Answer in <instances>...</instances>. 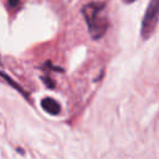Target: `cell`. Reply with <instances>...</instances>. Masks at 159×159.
<instances>
[{"mask_svg": "<svg viewBox=\"0 0 159 159\" xmlns=\"http://www.w3.org/2000/svg\"><path fill=\"white\" fill-rule=\"evenodd\" d=\"M123 2H125V4H130V2H133V1H135V0H122Z\"/></svg>", "mask_w": 159, "mask_h": 159, "instance_id": "cell-5", "label": "cell"}, {"mask_svg": "<svg viewBox=\"0 0 159 159\" xmlns=\"http://www.w3.org/2000/svg\"><path fill=\"white\" fill-rule=\"evenodd\" d=\"M158 15H159V1L150 0L145 10V14L142 21V27H140V35L144 40L149 39L155 31V27L158 24Z\"/></svg>", "mask_w": 159, "mask_h": 159, "instance_id": "cell-2", "label": "cell"}, {"mask_svg": "<svg viewBox=\"0 0 159 159\" xmlns=\"http://www.w3.org/2000/svg\"><path fill=\"white\" fill-rule=\"evenodd\" d=\"M41 107H42V109H43L45 112H47V113H50V114H52V116L58 114L60 111H61L60 104H58L53 98H50V97L43 98V99L41 101Z\"/></svg>", "mask_w": 159, "mask_h": 159, "instance_id": "cell-3", "label": "cell"}, {"mask_svg": "<svg viewBox=\"0 0 159 159\" xmlns=\"http://www.w3.org/2000/svg\"><path fill=\"white\" fill-rule=\"evenodd\" d=\"M104 2H89L82 7V14L87 22L88 32L94 40L101 39L109 26L108 19L104 15Z\"/></svg>", "mask_w": 159, "mask_h": 159, "instance_id": "cell-1", "label": "cell"}, {"mask_svg": "<svg viewBox=\"0 0 159 159\" xmlns=\"http://www.w3.org/2000/svg\"><path fill=\"white\" fill-rule=\"evenodd\" d=\"M19 1H20V0H7L9 5H10V6H12V7H14V6H16V5L19 4Z\"/></svg>", "mask_w": 159, "mask_h": 159, "instance_id": "cell-4", "label": "cell"}]
</instances>
